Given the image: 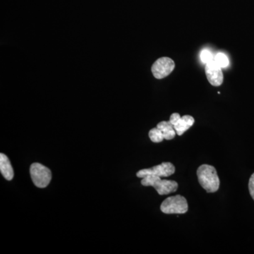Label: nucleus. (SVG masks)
<instances>
[{"mask_svg": "<svg viewBox=\"0 0 254 254\" xmlns=\"http://www.w3.org/2000/svg\"><path fill=\"white\" fill-rule=\"evenodd\" d=\"M196 174L200 186L208 193H215L219 190L220 180L214 167L208 165H200Z\"/></svg>", "mask_w": 254, "mask_h": 254, "instance_id": "obj_1", "label": "nucleus"}, {"mask_svg": "<svg viewBox=\"0 0 254 254\" xmlns=\"http://www.w3.org/2000/svg\"><path fill=\"white\" fill-rule=\"evenodd\" d=\"M144 187H153L159 195H167L174 193L178 189V184L173 180H162L161 177L148 175L143 177L141 182Z\"/></svg>", "mask_w": 254, "mask_h": 254, "instance_id": "obj_2", "label": "nucleus"}, {"mask_svg": "<svg viewBox=\"0 0 254 254\" xmlns=\"http://www.w3.org/2000/svg\"><path fill=\"white\" fill-rule=\"evenodd\" d=\"M160 210L165 214H185L188 210V203L181 195L170 196L162 203Z\"/></svg>", "mask_w": 254, "mask_h": 254, "instance_id": "obj_3", "label": "nucleus"}, {"mask_svg": "<svg viewBox=\"0 0 254 254\" xmlns=\"http://www.w3.org/2000/svg\"><path fill=\"white\" fill-rule=\"evenodd\" d=\"M32 181L38 188H46L52 180V173L50 169L41 164H32L30 168Z\"/></svg>", "mask_w": 254, "mask_h": 254, "instance_id": "obj_4", "label": "nucleus"}, {"mask_svg": "<svg viewBox=\"0 0 254 254\" xmlns=\"http://www.w3.org/2000/svg\"><path fill=\"white\" fill-rule=\"evenodd\" d=\"M175 173V168L171 163H163L160 165H156L149 169H143L136 173L138 178L143 179V177L152 175V176L159 177H168L174 175Z\"/></svg>", "mask_w": 254, "mask_h": 254, "instance_id": "obj_5", "label": "nucleus"}, {"mask_svg": "<svg viewBox=\"0 0 254 254\" xmlns=\"http://www.w3.org/2000/svg\"><path fill=\"white\" fill-rule=\"evenodd\" d=\"M175 64L171 58L164 57L155 62L151 67L155 78L162 79L169 76L175 69Z\"/></svg>", "mask_w": 254, "mask_h": 254, "instance_id": "obj_6", "label": "nucleus"}, {"mask_svg": "<svg viewBox=\"0 0 254 254\" xmlns=\"http://www.w3.org/2000/svg\"><path fill=\"white\" fill-rule=\"evenodd\" d=\"M170 122L173 124L174 128L178 136H182L185 132L190 129L194 124V118L190 115L180 117L179 113H173L170 116Z\"/></svg>", "mask_w": 254, "mask_h": 254, "instance_id": "obj_7", "label": "nucleus"}, {"mask_svg": "<svg viewBox=\"0 0 254 254\" xmlns=\"http://www.w3.org/2000/svg\"><path fill=\"white\" fill-rule=\"evenodd\" d=\"M205 74L209 83L213 86H220L223 82L224 76L221 67L218 66L215 60L207 64L205 66Z\"/></svg>", "mask_w": 254, "mask_h": 254, "instance_id": "obj_8", "label": "nucleus"}, {"mask_svg": "<svg viewBox=\"0 0 254 254\" xmlns=\"http://www.w3.org/2000/svg\"><path fill=\"white\" fill-rule=\"evenodd\" d=\"M0 171L6 180L10 181L14 178V170H13L11 163H10L7 156L3 153L0 154Z\"/></svg>", "mask_w": 254, "mask_h": 254, "instance_id": "obj_9", "label": "nucleus"}, {"mask_svg": "<svg viewBox=\"0 0 254 254\" xmlns=\"http://www.w3.org/2000/svg\"><path fill=\"white\" fill-rule=\"evenodd\" d=\"M157 127L163 133L164 138L166 140L173 139L176 135V131L174 128L173 124L170 121L160 122L158 124Z\"/></svg>", "mask_w": 254, "mask_h": 254, "instance_id": "obj_10", "label": "nucleus"}, {"mask_svg": "<svg viewBox=\"0 0 254 254\" xmlns=\"http://www.w3.org/2000/svg\"><path fill=\"white\" fill-rule=\"evenodd\" d=\"M148 135H149L150 140L153 143H160V142L163 141L165 139L163 133H162L161 131L159 129L158 127H155V128L150 129Z\"/></svg>", "mask_w": 254, "mask_h": 254, "instance_id": "obj_11", "label": "nucleus"}, {"mask_svg": "<svg viewBox=\"0 0 254 254\" xmlns=\"http://www.w3.org/2000/svg\"><path fill=\"white\" fill-rule=\"evenodd\" d=\"M214 60H215V63L218 64L220 67L225 68L229 65L228 58L223 53H218V54H217Z\"/></svg>", "mask_w": 254, "mask_h": 254, "instance_id": "obj_12", "label": "nucleus"}, {"mask_svg": "<svg viewBox=\"0 0 254 254\" xmlns=\"http://www.w3.org/2000/svg\"><path fill=\"white\" fill-rule=\"evenodd\" d=\"M200 59H201V61L203 62V63L206 64H207L210 63V62L213 61L214 60L213 55H212V53L208 50H203V51L201 52Z\"/></svg>", "mask_w": 254, "mask_h": 254, "instance_id": "obj_13", "label": "nucleus"}, {"mask_svg": "<svg viewBox=\"0 0 254 254\" xmlns=\"http://www.w3.org/2000/svg\"><path fill=\"white\" fill-rule=\"evenodd\" d=\"M249 189H250L251 196L254 200V173L251 177L250 182H249Z\"/></svg>", "mask_w": 254, "mask_h": 254, "instance_id": "obj_14", "label": "nucleus"}]
</instances>
